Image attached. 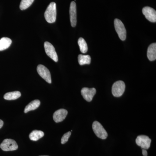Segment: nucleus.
<instances>
[{
    "mask_svg": "<svg viewBox=\"0 0 156 156\" xmlns=\"http://www.w3.org/2000/svg\"><path fill=\"white\" fill-rule=\"evenodd\" d=\"M115 28L119 37L122 41H125L126 38V30L123 23L118 19L114 20Z\"/></svg>",
    "mask_w": 156,
    "mask_h": 156,
    "instance_id": "nucleus-4",
    "label": "nucleus"
},
{
    "mask_svg": "<svg viewBox=\"0 0 156 156\" xmlns=\"http://www.w3.org/2000/svg\"><path fill=\"white\" fill-rule=\"evenodd\" d=\"M126 89V85L122 81H118L115 83L112 87V93L115 97L122 96Z\"/></svg>",
    "mask_w": 156,
    "mask_h": 156,
    "instance_id": "nucleus-3",
    "label": "nucleus"
},
{
    "mask_svg": "<svg viewBox=\"0 0 156 156\" xmlns=\"http://www.w3.org/2000/svg\"><path fill=\"white\" fill-rule=\"evenodd\" d=\"M68 114V112L64 109H60L56 111L53 114V119L56 123L62 122L66 118Z\"/></svg>",
    "mask_w": 156,
    "mask_h": 156,
    "instance_id": "nucleus-12",
    "label": "nucleus"
},
{
    "mask_svg": "<svg viewBox=\"0 0 156 156\" xmlns=\"http://www.w3.org/2000/svg\"><path fill=\"white\" fill-rule=\"evenodd\" d=\"M34 0H22L20 5V9L21 10H24L30 7L33 4Z\"/></svg>",
    "mask_w": 156,
    "mask_h": 156,
    "instance_id": "nucleus-20",
    "label": "nucleus"
},
{
    "mask_svg": "<svg viewBox=\"0 0 156 156\" xmlns=\"http://www.w3.org/2000/svg\"><path fill=\"white\" fill-rule=\"evenodd\" d=\"M20 96H21V93L19 91H14V92L6 93L4 95V98L5 100H14L19 98Z\"/></svg>",
    "mask_w": 156,
    "mask_h": 156,
    "instance_id": "nucleus-16",
    "label": "nucleus"
},
{
    "mask_svg": "<svg viewBox=\"0 0 156 156\" xmlns=\"http://www.w3.org/2000/svg\"><path fill=\"white\" fill-rule=\"evenodd\" d=\"M12 41L8 37H3L0 39V51L8 49L11 46Z\"/></svg>",
    "mask_w": 156,
    "mask_h": 156,
    "instance_id": "nucleus-15",
    "label": "nucleus"
},
{
    "mask_svg": "<svg viewBox=\"0 0 156 156\" xmlns=\"http://www.w3.org/2000/svg\"><path fill=\"white\" fill-rule=\"evenodd\" d=\"M17 143L14 140L6 139L3 140L0 145V147L5 151L16 150L18 148Z\"/></svg>",
    "mask_w": 156,
    "mask_h": 156,
    "instance_id": "nucleus-5",
    "label": "nucleus"
},
{
    "mask_svg": "<svg viewBox=\"0 0 156 156\" xmlns=\"http://www.w3.org/2000/svg\"><path fill=\"white\" fill-rule=\"evenodd\" d=\"M3 125H4V122L2 120L0 119V129L3 127Z\"/></svg>",
    "mask_w": 156,
    "mask_h": 156,
    "instance_id": "nucleus-23",
    "label": "nucleus"
},
{
    "mask_svg": "<svg viewBox=\"0 0 156 156\" xmlns=\"http://www.w3.org/2000/svg\"><path fill=\"white\" fill-rule=\"evenodd\" d=\"M45 19L49 23H53L56 21V4L51 2L46 9L44 13Z\"/></svg>",
    "mask_w": 156,
    "mask_h": 156,
    "instance_id": "nucleus-1",
    "label": "nucleus"
},
{
    "mask_svg": "<svg viewBox=\"0 0 156 156\" xmlns=\"http://www.w3.org/2000/svg\"><path fill=\"white\" fill-rule=\"evenodd\" d=\"M78 43L81 52L83 53H87L88 51V46L85 40L83 38H80L78 40Z\"/></svg>",
    "mask_w": 156,
    "mask_h": 156,
    "instance_id": "nucleus-19",
    "label": "nucleus"
},
{
    "mask_svg": "<svg viewBox=\"0 0 156 156\" xmlns=\"http://www.w3.org/2000/svg\"><path fill=\"white\" fill-rule=\"evenodd\" d=\"M142 154L144 156H147V151L145 149H143L142 150Z\"/></svg>",
    "mask_w": 156,
    "mask_h": 156,
    "instance_id": "nucleus-22",
    "label": "nucleus"
},
{
    "mask_svg": "<svg viewBox=\"0 0 156 156\" xmlns=\"http://www.w3.org/2000/svg\"><path fill=\"white\" fill-rule=\"evenodd\" d=\"M44 47L45 52L48 56L52 58L55 62H57L58 60V56L53 45L49 42H45Z\"/></svg>",
    "mask_w": 156,
    "mask_h": 156,
    "instance_id": "nucleus-7",
    "label": "nucleus"
},
{
    "mask_svg": "<svg viewBox=\"0 0 156 156\" xmlns=\"http://www.w3.org/2000/svg\"><path fill=\"white\" fill-rule=\"evenodd\" d=\"M70 20L73 27H75L77 23L76 5L75 2H72L69 9Z\"/></svg>",
    "mask_w": 156,
    "mask_h": 156,
    "instance_id": "nucleus-11",
    "label": "nucleus"
},
{
    "mask_svg": "<svg viewBox=\"0 0 156 156\" xmlns=\"http://www.w3.org/2000/svg\"><path fill=\"white\" fill-rule=\"evenodd\" d=\"M147 56L149 60L150 61H154L156 58V44L153 43L151 44L148 48L147 51Z\"/></svg>",
    "mask_w": 156,
    "mask_h": 156,
    "instance_id": "nucleus-13",
    "label": "nucleus"
},
{
    "mask_svg": "<svg viewBox=\"0 0 156 156\" xmlns=\"http://www.w3.org/2000/svg\"><path fill=\"white\" fill-rule=\"evenodd\" d=\"M151 140L148 136L146 135H139L136 137V144L143 149H148L150 147Z\"/></svg>",
    "mask_w": 156,
    "mask_h": 156,
    "instance_id": "nucleus-8",
    "label": "nucleus"
},
{
    "mask_svg": "<svg viewBox=\"0 0 156 156\" xmlns=\"http://www.w3.org/2000/svg\"><path fill=\"white\" fill-rule=\"evenodd\" d=\"M37 71L39 75L49 83H51V74L50 71L43 65H39L37 67Z\"/></svg>",
    "mask_w": 156,
    "mask_h": 156,
    "instance_id": "nucleus-6",
    "label": "nucleus"
},
{
    "mask_svg": "<svg viewBox=\"0 0 156 156\" xmlns=\"http://www.w3.org/2000/svg\"></svg>",
    "mask_w": 156,
    "mask_h": 156,
    "instance_id": "nucleus-24",
    "label": "nucleus"
},
{
    "mask_svg": "<svg viewBox=\"0 0 156 156\" xmlns=\"http://www.w3.org/2000/svg\"><path fill=\"white\" fill-rule=\"evenodd\" d=\"M71 134V132L69 131V132H68L67 133H66L63 135L61 139L62 144H64L66 143L67 142Z\"/></svg>",
    "mask_w": 156,
    "mask_h": 156,
    "instance_id": "nucleus-21",
    "label": "nucleus"
},
{
    "mask_svg": "<svg viewBox=\"0 0 156 156\" xmlns=\"http://www.w3.org/2000/svg\"><path fill=\"white\" fill-rule=\"evenodd\" d=\"M92 129L95 135L101 139H105L107 137V132L99 122L95 121L93 122Z\"/></svg>",
    "mask_w": 156,
    "mask_h": 156,
    "instance_id": "nucleus-2",
    "label": "nucleus"
},
{
    "mask_svg": "<svg viewBox=\"0 0 156 156\" xmlns=\"http://www.w3.org/2000/svg\"><path fill=\"white\" fill-rule=\"evenodd\" d=\"M78 62L80 65L85 64H90L91 63V58L89 55H84L80 54L78 56Z\"/></svg>",
    "mask_w": 156,
    "mask_h": 156,
    "instance_id": "nucleus-18",
    "label": "nucleus"
},
{
    "mask_svg": "<svg viewBox=\"0 0 156 156\" xmlns=\"http://www.w3.org/2000/svg\"><path fill=\"white\" fill-rule=\"evenodd\" d=\"M44 132L38 130H34L29 135L30 139L33 141H37L44 136Z\"/></svg>",
    "mask_w": 156,
    "mask_h": 156,
    "instance_id": "nucleus-17",
    "label": "nucleus"
},
{
    "mask_svg": "<svg viewBox=\"0 0 156 156\" xmlns=\"http://www.w3.org/2000/svg\"><path fill=\"white\" fill-rule=\"evenodd\" d=\"M96 90L95 88H83L81 90V94L84 99L90 102L92 101L94 95L96 94Z\"/></svg>",
    "mask_w": 156,
    "mask_h": 156,
    "instance_id": "nucleus-10",
    "label": "nucleus"
},
{
    "mask_svg": "<svg viewBox=\"0 0 156 156\" xmlns=\"http://www.w3.org/2000/svg\"><path fill=\"white\" fill-rule=\"evenodd\" d=\"M142 13L149 21L156 22V11L154 9L149 7H144L142 9Z\"/></svg>",
    "mask_w": 156,
    "mask_h": 156,
    "instance_id": "nucleus-9",
    "label": "nucleus"
},
{
    "mask_svg": "<svg viewBox=\"0 0 156 156\" xmlns=\"http://www.w3.org/2000/svg\"><path fill=\"white\" fill-rule=\"evenodd\" d=\"M41 104L40 101L39 100H34L31 101L29 103L24 109V112L25 113L34 110L39 107Z\"/></svg>",
    "mask_w": 156,
    "mask_h": 156,
    "instance_id": "nucleus-14",
    "label": "nucleus"
}]
</instances>
